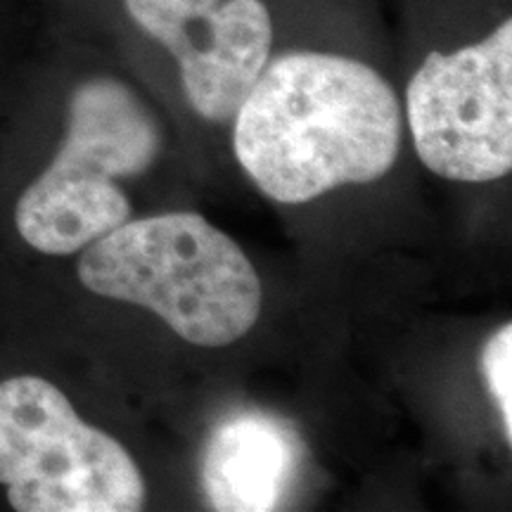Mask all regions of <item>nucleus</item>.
Returning <instances> with one entry per match:
<instances>
[{"instance_id":"f257e3e1","label":"nucleus","mask_w":512,"mask_h":512,"mask_svg":"<svg viewBox=\"0 0 512 512\" xmlns=\"http://www.w3.org/2000/svg\"><path fill=\"white\" fill-rule=\"evenodd\" d=\"M233 121L240 166L283 204L382 178L403 128L389 81L368 62L325 50L271 55Z\"/></svg>"},{"instance_id":"f03ea898","label":"nucleus","mask_w":512,"mask_h":512,"mask_svg":"<svg viewBox=\"0 0 512 512\" xmlns=\"http://www.w3.org/2000/svg\"><path fill=\"white\" fill-rule=\"evenodd\" d=\"M81 252L83 287L150 309L197 347H228L259 320L252 261L200 214L124 221Z\"/></svg>"},{"instance_id":"7ed1b4c3","label":"nucleus","mask_w":512,"mask_h":512,"mask_svg":"<svg viewBox=\"0 0 512 512\" xmlns=\"http://www.w3.org/2000/svg\"><path fill=\"white\" fill-rule=\"evenodd\" d=\"M159 150L157 119L126 81L83 76L69 91L60 152L17 202L22 240L67 256L119 228L131 219V204L117 181L150 169Z\"/></svg>"},{"instance_id":"20e7f679","label":"nucleus","mask_w":512,"mask_h":512,"mask_svg":"<svg viewBox=\"0 0 512 512\" xmlns=\"http://www.w3.org/2000/svg\"><path fill=\"white\" fill-rule=\"evenodd\" d=\"M0 484L17 512H136L145 482L128 451L36 375L0 382Z\"/></svg>"},{"instance_id":"39448f33","label":"nucleus","mask_w":512,"mask_h":512,"mask_svg":"<svg viewBox=\"0 0 512 512\" xmlns=\"http://www.w3.org/2000/svg\"><path fill=\"white\" fill-rule=\"evenodd\" d=\"M415 150L448 181L486 183L512 169V19L456 50H430L406 86Z\"/></svg>"},{"instance_id":"423d86ee","label":"nucleus","mask_w":512,"mask_h":512,"mask_svg":"<svg viewBox=\"0 0 512 512\" xmlns=\"http://www.w3.org/2000/svg\"><path fill=\"white\" fill-rule=\"evenodd\" d=\"M124 10L169 50L192 110L214 124L233 121L273 55L264 0H124Z\"/></svg>"},{"instance_id":"0eeeda50","label":"nucleus","mask_w":512,"mask_h":512,"mask_svg":"<svg viewBox=\"0 0 512 512\" xmlns=\"http://www.w3.org/2000/svg\"><path fill=\"white\" fill-rule=\"evenodd\" d=\"M302 458V441L273 415H230L211 432L202 456V491L221 512H268L280 508Z\"/></svg>"},{"instance_id":"6e6552de","label":"nucleus","mask_w":512,"mask_h":512,"mask_svg":"<svg viewBox=\"0 0 512 512\" xmlns=\"http://www.w3.org/2000/svg\"><path fill=\"white\" fill-rule=\"evenodd\" d=\"M479 368L503 420V432L508 444L512 441V325L498 328L479 356Z\"/></svg>"}]
</instances>
